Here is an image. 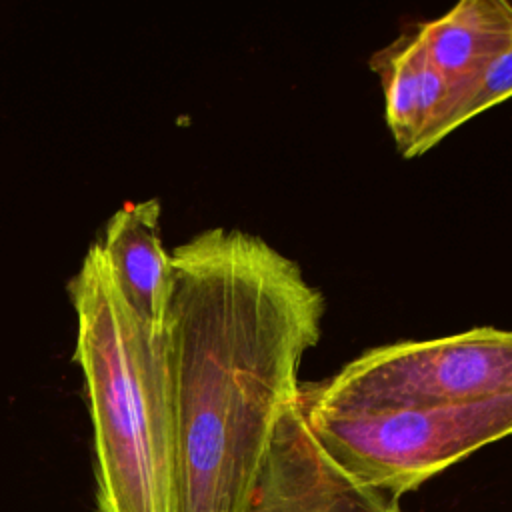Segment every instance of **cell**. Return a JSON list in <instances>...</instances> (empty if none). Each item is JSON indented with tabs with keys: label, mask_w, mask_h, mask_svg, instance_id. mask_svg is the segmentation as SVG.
I'll return each instance as SVG.
<instances>
[{
	"label": "cell",
	"mask_w": 512,
	"mask_h": 512,
	"mask_svg": "<svg viewBox=\"0 0 512 512\" xmlns=\"http://www.w3.org/2000/svg\"><path fill=\"white\" fill-rule=\"evenodd\" d=\"M170 256L180 512H248L326 302L294 260L242 230L208 228Z\"/></svg>",
	"instance_id": "1"
},
{
	"label": "cell",
	"mask_w": 512,
	"mask_h": 512,
	"mask_svg": "<svg viewBox=\"0 0 512 512\" xmlns=\"http://www.w3.org/2000/svg\"><path fill=\"white\" fill-rule=\"evenodd\" d=\"M72 360L92 422L96 512H180L178 436L166 334L120 294L98 242L68 280Z\"/></svg>",
	"instance_id": "2"
},
{
	"label": "cell",
	"mask_w": 512,
	"mask_h": 512,
	"mask_svg": "<svg viewBox=\"0 0 512 512\" xmlns=\"http://www.w3.org/2000/svg\"><path fill=\"white\" fill-rule=\"evenodd\" d=\"M512 396V330L472 328L366 350L334 376L300 384L308 414L460 404Z\"/></svg>",
	"instance_id": "3"
},
{
	"label": "cell",
	"mask_w": 512,
	"mask_h": 512,
	"mask_svg": "<svg viewBox=\"0 0 512 512\" xmlns=\"http://www.w3.org/2000/svg\"><path fill=\"white\" fill-rule=\"evenodd\" d=\"M304 416L322 448L352 478L394 498L512 436V396Z\"/></svg>",
	"instance_id": "4"
},
{
	"label": "cell",
	"mask_w": 512,
	"mask_h": 512,
	"mask_svg": "<svg viewBox=\"0 0 512 512\" xmlns=\"http://www.w3.org/2000/svg\"><path fill=\"white\" fill-rule=\"evenodd\" d=\"M248 512L402 510L398 498L360 484L322 448L296 396L276 422Z\"/></svg>",
	"instance_id": "5"
},
{
	"label": "cell",
	"mask_w": 512,
	"mask_h": 512,
	"mask_svg": "<svg viewBox=\"0 0 512 512\" xmlns=\"http://www.w3.org/2000/svg\"><path fill=\"white\" fill-rule=\"evenodd\" d=\"M160 212L156 198L124 204L96 240L120 294L154 334H164L174 292V266L162 244Z\"/></svg>",
	"instance_id": "6"
},
{
	"label": "cell",
	"mask_w": 512,
	"mask_h": 512,
	"mask_svg": "<svg viewBox=\"0 0 512 512\" xmlns=\"http://www.w3.org/2000/svg\"><path fill=\"white\" fill-rule=\"evenodd\" d=\"M418 30L428 60L448 82L446 110L466 86L510 48L512 4L506 0H462L446 14L420 22Z\"/></svg>",
	"instance_id": "7"
},
{
	"label": "cell",
	"mask_w": 512,
	"mask_h": 512,
	"mask_svg": "<svg viewBox=\"0 0 512 512\" xmlns=\"http://www.w3.org/2000/svg\"><path fill=\"white\" fill-rule=\"evenodd\" d=\"M370 68L384 90L386 124L402 156L410 158L422 134L448 102V82L428 60L418 24L374 52Z\"/></svg>",
	"instance_id": "8"
},
{
	"label": "cell",
	"mask_w": 512,
	"mask_h": 512,
	"mask_svg": "<svg viewBox=\"0 0 512 512\" xmlns=\"http://www.w3.org/2000/svg\"><path fill=\"white\" fill-rule=\"evenodd\" d=\"M512 96V44L470 86H466L418 140L412 158L436 146L446 134Z\"/></svg>",
	"instance_id": "9"
}]
</instances>
